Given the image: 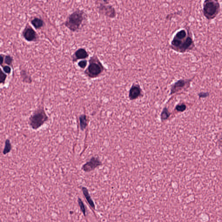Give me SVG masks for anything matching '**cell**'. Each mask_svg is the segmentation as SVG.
I'll return each instance as SVG.
<instances>
[{
  "label": "cell",
  "instance_id": "cell-1",
  "mask_svg": "<svg viewBox=\"0 0 222 222\" xmlns=\"http://www.w3.org/2000/svg\"><path fill=\"white\" fill-rule=\"evenodd\" d=\"M194 43L189 31L181 29L176 32L171 42L170 47L175 51L184 53L192 50Z\"/></svg>",
  "mask_w": 222,
  "mask_h": 222
},
{
  "label": "cell",
  "instance_id": "cell-2",
  "mask_svg": "<svg viewBox=\"0 0 222 222\" xmlns=\"http://www.w3.org/2000/svg\"><path fill=\"white\" fill-rule=\"evenodd\" d=\"M86 14L84 10L77 9L67 17L64 25L72 32L79 31L86 20Z\"/></svg>",
  "mask_w": 222,
  "mask_h": 222
},
{
  "label": "cell",
  "instance_id": "cell-3",
  "mask_svg": "<svg viewBox=\"0 0 222 222\" xmlns=\"http://www.w3.org/2000/svg\"><path fill=\"white\" fill-rule=\"evenodd\" d=\"M106 68L98 56L93 55L88 60V65L84 71V74L90 79L98 78L103 74Z\"/></svg>",
  "mask_w": 222,
  "mask_h": 222
},
{
  "label": "cell",
  "instance_id": "cell-4",
  "mask_svg": "<svg viewBox=\"0 0 222 222\" xmlns=\"http://www.w3.org/2000/svg\"><path fill=\"white\" fill-rule=\"evenodd\" d=\"M49 120V117L43 106H40L29 117L28 123L32 129L36 130Z\"/></svg>",
  "mask_w": 222,
  "mask_h": 222
},
{
  "label": "cell",
  "instance_id": "cell-5",
  "mask_svg": "<svg viewBox=\"0 0 222 222\" xmlns=\"http://www.w3.org/2000/svg\"><path fill=\"white\" fill-rule=\"evenodd\" d=\"M220 6L218 1L207 0L203 4V13L207 19H213L219 13Z\"/></svg>",
  "mask_w": 222,
  "mask_h": 222
},
{
  "label": "cell",
  "instance_id": "cell-6",
  "mask_svg": "<svg viewBox=\"0 0 222 222\" xmlns=\"http://www.w3.org/2000/svg\"><path fill=\"white\" fill-rule=\"evenodd\" d=\"M97 8L99 13L110 18H114L116 16V11L113 6L108 1H101L98 3Z\"/></svg>",
  "mask_w": 222,
  "mask_h": 222
},
{
  "label": "cell",
  "instance_id": "cell-7",
  "mask_svg": "<svg viewBox=\"0 0 222 222\" xmlns=\"http://www.w3.org/2000/svg\"><path fill=\"white\" fill-rule=\"evenodd\" d=\"M22 35L24 39L28 42H36L39 39V36L36 31L32 28L28 23L24 27Z\"/></svg>",
  "mask_w": 222,
  "mask_h": 222
},
{
  "label": "cell",
  "instance_id": "cell-8",
  "mask_svg": "<svg viewBox=\"0 0 222 222\" xmlns=\"http://www.w3.org/2000/svg\"><path fill=\"white\" fill-rule=\"evenodd\" d=\"M192 80L181 79L176 81L171 85L170 95L174 94L188 87Z\"/></svg>",
  "mask_w": 222,
  "mask_h": 222
},
{
  "label": "cell",
  "instance_id": "cell-9",
  "mask_svg": "<svg viewBox=\"0 0 222 222\" xmlns=\"http://www.w3.org/2000/svg\"><path fill=\"white\" fill-rule=\"evenodd\" d=\"M102 165V163L98 158L92 157L89 161L83 164L81 169L85 172H89Z\"/></svg>",
  "mask_w": 222,
  "mask_h": 222
},
{
  "label": "cell",
  "instance_id": "cell-10",
  "mask_svg": "<svg viewBox=\"0 0 222 222\" xmlns=\"http://www.w3.org/2000/svg\"><path fill=\"white\" fill-rule=\"evenodd\" d=\"M142 94V90L140 85L137 83H134L129 89V97L131 100H134L141 96Z\"/></svg>",
  "mask_w": 222,
  "mask_h": 222
},
{
  "label": "cell",
  "instance_id": "cell-11",
  "mask_svg": "<svg viewBox=\"0 0 222 222\" xmlns=\"http://www.w3.org/2000/svg\"><path fill=\"white\" fill-rule=\"evenodd\" d=\"M89 57L88 52L83 48H80L76 51L72 56V61L74 63L79 60H84Z\"/></svg>",
  "mask_w": 222,
  "mask_h": 222
},
{
  "label": "cell",
  "instance_id": "cell-12",
  "mask_svg": "<svg viewBox=\"0 0 222 222\" xmlns=\"http://www.w3.org/2000/svg\"><path fill=\"white\" fill-rule=\"evenodd\" d=\"M21 78L24 83L31 84L33 82V79L27 71L25 70H22L20 72Z\"/></svg>",
  "mask_w": 222,
  "mask_h": 222
},
{
  "label": "cell",
  "instance_id": "cell-13",
  "mask_svg": "<svg viewBox=\"0 0 222 222\" xmlns=\"http://www.w3.org/2000/svg\"><path fill=\"white\" fill-rule=\"evenodd\" d=\"M31 24L36 30L41 29L45 25L43 20L39 17H34L31 21Z\"/></svg>",
  "mask_w": 222,
  "mask_h": 222
},
{
  "label": "cell",
  "instance_id": "cell-14",
  "mask_svg": "<svg viewBox=\"0 0 222 222\" xmlns=\"http://www.w3.org/2000/svg\"><path fill=\"white\" fill-rule=\"evenodd\" d=\"M82 190L83 191L84 197H85V199H86L87 201L88 202V204L90 205V207L92 209H95V205L93 201H92V199L91 198V197L90 194H89L88 190L86 187L83 186L82 187Z\"/></svg>",
  "mask_w": 222,
  "mask_h": 222
},
{
  "label": "cell",
  "instance_id": "cell-15",
  "mask_svg": "<svg viewBox=\"0 0 222 222\" xmlns=\"http://www.w3.org/2000/svg\"><path fill=\"white\" fill-rule=\"evenodd\" d=\"M80 129L81 131H84L88 125V119L85 114H82L79 117Z\"/></svg>",
  "mask_w": 222,
  "mask_h": 222
},
{
  "label": "cell",
  "instance_id": "cell-16",
  "mask_svg": "<svg viewBox=\"0 0 222 222\" xmlns=\"http://www.w3.org/2000/svg\"><path fill=\"white\" fill-rule=\"evenodd\" d=\"M12 149V145L10 142V140L9 139H6L5 141V145L4 149L3 151V154L4 155H6L11 152Z\"/></svg>",
  "mask_w": 222,
  "mask_h": 222
},
{
  "label": "cell",
  "instance_id": "cell-17",
  "mask_svg": "<svg viewBox=\"0 0 222 222\" xmlns=\"http://www.w3.org/2000/svg\"><path fill=\"white\" fill-rule=\"evenodd\" d=\"M78 204H79V207H80L81 212L84 215V216H86V209H85V205H84V203H83V201H82V199L78 198Z\"/></svg>",
  "mask_w": 222,
  "mask_h": 222
},
{
  "label": "cell",
  "instance_id": "cell-18",
  "mask_svg": "<svg viewBox=\"0 0 222 222\" xmlns=\"http://www.w3.org/2000/svg\"><path fill=\"white\" fill-rule=\"evenodd\" d=\"M13 57L10 55H6L5 57L4 62L9 66H13Z\"/></svg>",
  "mask_w": 222,
  "mask_h": 222
},
{
  "label": "cell",
  "instance_id": "cell-19",
  "mask_svg": "<svg viewBox=\"0 0 222 222\" xmlns=\"http://www.w3.org/2000/svg\"><path fill=\"white\" fill-rule=\"evenodd\" d=\"M170 115V113L168 110L167 108H164L163 111H162V113L161 114V119L162 120L167 119L169 117Z\"/></svg>",
  "mask_w": 222,
  "mask_h": 222
},
{
  "label": "cell",
  "instance_id": "cell-20",
  "mask_svg": "<svg viewBox=\"0 0 222 222\" xmlns=\"http://www.w3.org/2000/svg\"><path fill=\"white\" fill-rule=\"evenodd\" d=\"M87 64H88L87 60L84 59V60H81L80 62H78V65L80 68L84 69L87 66Z\"/></svg>",
  "mask_w": 222,
  "mask_h": 222
},
{
  "label": "cell",
  "instance_id": "cell-21",
  "mask_svg": "<svg viewBox=\"0 0 222 222\" xmlns=\"http://www.w3.org/2000/svg\"><path fill=\"white\" fill-rule=\"evenodd\" d=\"M7 75L5 73V72L3 71L2 70H1V80L0 83L1 84H4L7 79Z\"/></svg>",
  "mask_w": 222,
  "mask_h": 222
},
{
  "label": "cell",
  "instance_id": "cell-22",
  "mask_svg": "<svg viewBox=\"0 0 222 222\" xmlns=\"http://www.w3.org/2000/svg\"><path fill=\"white\" fill-rule=\"evenodd\" d=\"M186 109V106L183 104L177 105L176 107V110L178 111H181V112L184 111Z\"/></svg>",
  "mask_w": 222,
  "mask_h": 222
},
{
  "label": "cell",
  "instance_id": "cell-23",
  "mask_svg": "<svg viewBox=\"0 0 222 222\" xmlns=\"http://www.w3.org/2000/svg\"><path fill=\"white\" fill-rule=\"evenodd\" d=\"M2 67L3 71L5 73L8 74H10V73H11V69L10 66H4Z\"/></svg>",
  "mask_w": 222,
  "mask_h": 222
},
{
  "label": "cell",
  "instance_id": "cell-24",
  "mask_svg": "<svg viewBox=\"0 0 222 222\" xmlns=\"http://www.w3.org/2000/svg\"><path fill=\"white\" fill-rule=\"evenodd\" d=\"M4 56L5 55H2V54H1V55H0V57H1V66L2 67L3 66V64L4 63V60H5Z\"/></svg>",
  "mask_w": 222,
  "mask_h": 222
},
{
  "label": "cell",
  "instance_id": "cell-25",
  "mask_svg": "<svg viewBox=\"0 0 222 222\" xmlns=\"http://www.w3.org/2000/svg\"><path fill=\"white\" fill-rule=\"evenodd\" d=\"M208 96V93H206V92H201V93H200L199 94V96L200 97L204 98L206 97L207 96Z\"/></svg>",
  "mask_w": 222,
  "mask_h": 222
}]
</instances>
